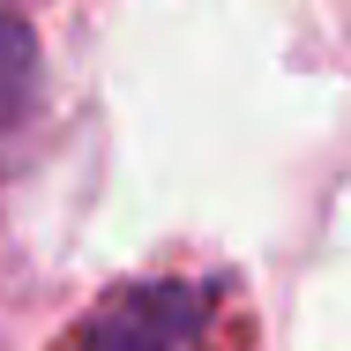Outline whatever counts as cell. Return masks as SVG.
I'll use <instances>...</instances> for the list:
<instances>
[{
    "label": "cell",
    "instance_id": "6da1fadb",
    "mask_svg": "<svg viewBox=\"0 0 351 351\" xmlns=\"http://www.w3.org/2000/svg\"><path fill=\"white\" fill-rule=\"evenodd\" d=\"M82 351H210V291L135 284L82 329Z\"/></svg>",
    "mask_w": 351,
    "mask_h": 351
},
{
    "label": "cell",
    "instance_id": "7a4b0ae2",
    "mask_svg": "<svg viewBox=\"0 0 351 351\" xmlns=\"http://www.w3.org/2000/svg\"><path fill=\"white\" fill-rule=\"evenodd\" d=\"M30 97H38V45L15 15H0V135L23 128Z\"/></svg>",
    "mask_w": 351,
    "mask_h": 351
}]
</instances>
